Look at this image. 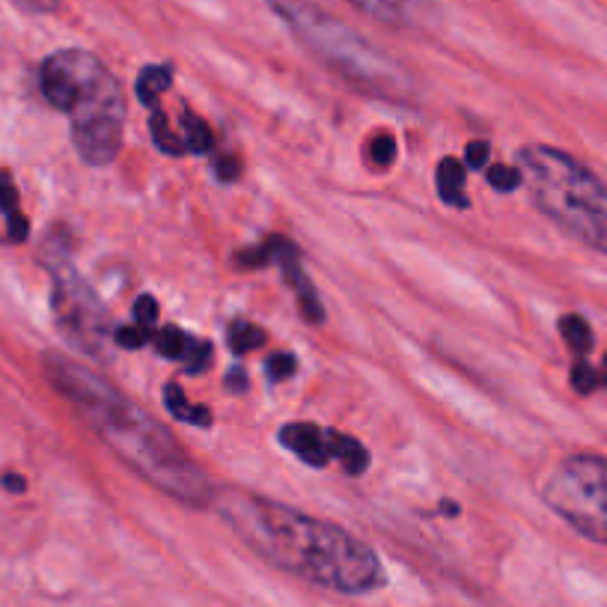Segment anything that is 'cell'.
Returning <instances> with one entry per match:
<instances>
[{"mask_svg":"<svg viewBox=\"0 0 607 607\" xmlns=\"http://www.w3.org/2000/svg\"><path fill=\"white\" fill-rule=\"evenodd\" d=\"M149 131H152V140L161 152L167 155H185V152H209L212 149V131L209 125L194 117L191 111H185L179 117V131L170 128V120L164 111H155L149 117Z\"/></svg>","mask_w":607,"mask_h":607,"instance_id":"ba28073f","label":"cell"},{"mask_svg":"<svg viewBox=\"0 0 607 607\" xmlns=\"http://www.w3.org/2000/svg\"><path fill=\"white\" fill-rule=\"evenodd\" d=\"M438 194L447 206L468 209L471 200L465 197V164L456 158H444L438 164Z\"/></svg>","mask_w":607,"mask_h":607,"instance_id":"7c38bea8","label":"cell"},{"mask_svg":"<svg viewBox=\"0 0 607 607\" xmlns=\"http://www.w3.org/2000/svg\"><path fill=\"white\" fill-rule=\"evenodd\" d=\"M599 384H602V375L587 364V361H578V364L572 366V387H575L581 396H590Z\"/></svg>","mask_w":607,"mask_h":607,"instance_id":"44dd1931","label":"cell"},{"mask_svg":"<svg viewBox=\"0 0 607 607\" xmlns=\"http://www.w3.org/2000/svg\"><path fill=\"white\" fill-rule=\"evenodd\" d=\"M280 444L286 450H292L298 459H304L313 468H325L334 456H331V441H328V429H319L316 423H289L280 429Z\"/></svg>","mask_w":607,"mask_h":607,"instance_id":"30bf717a","label":"cell"},{"mask_svg":"<svg viewBox=\"0 0 607 607\" xmlns=\"http://www.w3.org/2000/svg\"><path fill=\"white\" fill-rule=\"evenodd\" d=\"M134 319H137V325H143V328H149V325L158 319V304H155L152 295H140V298L134 301Z\"/></svg>","mask_w":607,"mask_h":607,"instance_id":"484cf974","label":"cell"},{"mask_svg":"<svg viewBox=\"0 0 607 607\" xmlns=\"http://www.w3.org/2000/svg\"><path fill=\"white\" fill-rule=\"evenodd\" d=\"M188 340H191V337H185L179 328H161L158 337H155V349H158V355H164V358H170V361H182Z\"/></svg>","mask_w":607,"mask_h":607,"instance_id":"ac0fdd59","label":"cell"},{"mask_svg":"<svg viewBox=\"0 0 607 607\" xmlns=\"http://www.w3.org/2000/svg\"><path fill=\"white\" fill-rule=\"evenodd\" d=\"M6 227H9V239H12V242H24L27 233H30V224H27V218H24L21 212L9 215V218H6Z\"/></svg>","mask_w":607,"mask_h":607,"instance_id":"83f0119b","label":"cell"},{"mask_svg":"<svg viewBox=\"0 0 607 607\" xmlns=\"http://www.w3.org/2000/svg\"><path fill=\"white\" fill-rule=\"evenodd\" d=\"M518 173L545 218L607 256V185L596 173L572 155L539 143L518 152Z\"/></svg>","mask_w":607,"mask_h":607,"instance_id":"5b68a950","label":"cell"},{"mask_svg":"<svg viewBox=\"0 0 607 607\" xmlns=\"http://www.w3.org/2000/svg\"><path fill=\"white\" fill-rule=\"evenodd\" d=\"M0 212L9 218L18 212V191L12 185V176L6 170H0Z\"/></svg>","mask_w":607,"mask_h":607,"instance_id":"cb8c5ba5","label":"cell"},{"mask_svg":"<svg viewBox=\"0 0 607 607\" xmlns=\"http://www.w3.org/2000/svg\"><path fill=\"white\" fill-rule=\"evenodd\" d=\"M560 334H563V340L569 343V349H572L575 355H581V358L593 349V331H590L587 319H581V316H575V313L560 319Z\"/></svg>","mask_w":607,"mask_h":607,"instance_id":"2e32d148","label":"cell"},{"mask_svg":"<svg viewBox=\"0 0 607 607\" xmlns=\"http://www.w3.org/2000/svg\"><path fill=\"white\" fill-rule=\"evenodd\" d=\"M227 343L236 355H244V352H253L265 343V331L250 325V322H233L227 328Z\"/></svg>","mask_w":607,"mask_h":607,"instance_id":"e0dca14e","label":"cell"},{"mask_svg":"<svg viewBox=\"0 0 607 607\" xmlns=\"http://www.w3.org/2000/svg\"><path fill=\"white\" fill-rule=\"evenodd\" d=\"M212 506L250 551L301 581L346 596H364L384 584L378 554L331 521L244 491H218Z\"/></svg>","mask_w":607,"mask_h":607,"instance_id":"6da1fadb","label":"cell"},{"mask_svg":"<svg viewBox=\"0 0 607 607\" xmlns=\"http://www.w3.org/2000/svg\"><path fill=\"white\" fill-rule=\"evenodd\" d=\"M3 486L9 488V491H24V480H21V477H12V474H9V477H3Z\"/></svg>","mask_w":607,"mask_h":607,"instance_id":"4dcf8cb0","label":"cell"},{"mask_svg":"<svg viewBox=\"0 0 607 607\" xmlns=\"http://www.w3.org/2000/svg\"><path fill=\"white\" fill-rule=\"evenodd\" d=\"M164 402H167V411L176 420H185V423H194V426H212V411L200 408V405H191L179 384H167L164 387Z\"/></svg>","mask_w":607,"mask_h":607,"instance_id":"4fadbf2b","label":"cell"},{"mask_svg":"<svg viewBox=\"0 0 607 607\" xmlns=\"http://www.w3.org/2000/svg\"><path fill=\"white\" fill-rule=\"evenodd\" d=\"M295 358L289 355V352H277V355H271L268 361H265V369H268V375L274 378V381H280V378H292L295 375Z\"/></svg>","mask_w":607,"mask_h":607,"instance_id":"603a6c76","label":"cell"},{"mask_svg":"<svg viewBox=\"0 0 607 607\" xmlns=\"http://www.w3.org/2000/svg\"><path fill=\"white\" fill-rule=\"evenodd\" d=\"M488 185H491L494 191H500V194H509V191H515V188H521V173H518V167L494 164V167L488 170Z\"/></svg>","mask_w":607,"mask_h":607,"instance_id":"ffe728a7","label":"cell"},{"mask_svg":"<svg viewBox=\"0 0 607 607\" xmlns=\"http://www.w3.org/2000/svg\"><path fill=\"white\" fill-rule=\"evenodd\" d=\"M173 84V69L170 66H146L140 75H137V99L143 105H155L161 99L164 90H170Z\"/></svg>","mask_w":607,"mask_h":607,"instance_id":"5bb4252c","label":"cell"},{"mask_svg":"<svg viewBox=\"0 0 607 607\" xmlns=\"http://www.w3.org/2000/svg\"><path fill=\"white\" fill-rule=\"evenodd\" d=\"M149 340V328L143 325H122L114 331V343L122 349H140Z\"/></svg>","mask_w":607,"mask_h":607,"instance_id":"7402d4cb","label":"cell"},{"mask_svg":"<svg viewBox=\"0 0 607 607\" xmlns=\"http://www.w3.org/2000/svg\"><path fill=\"white\" fill-rule=\"evenodd\" d=\"M393 158H396V140L387 137V134L375 137V140H372V161H375L378 167H387Z\"/></svg>","mask_w":607,"mask_h":607,"instance_id":"d4e9b609","label":"cell"},{"mask_svg":"<svg viewBox=\"0 0 607 607\" xmlns=\"http://www.w3.org/2000/svg\"><path fill=\"white\" fill-rule=\"evenodd\" d=\"M239 161L236 158H221L218 161V176L224 179V182H233V179H239Z\"/></svg>","mask_w":607,"mask_h":607,"instance_id":"f1b7e54d","label":"cell"},{"mask_svg":"<svg viewBox=\"0 0 607 607\" xmlns=\"http://www.w3.org/2000/svg\"><path fill=\"white\" fill-rule=\"evenodd\" d=\"M227 387L230 390H244L247 387V378H244V369H230V378H227Z\"/></svg>","mask_w":607,"mask_h":607,"instance_id":"f546056e","label":"cell"},{"mask_svg":"<svg viewBox=\"0 0 607 607\" xmlns=\"http://www.w3.org/2000/svg\"><path fill=\"white\" fill-rule=\"evenodd\" d=\"M268 247H271V256L280 262V268H283L289 286L298 292L301 313H304L313 325H319V322L325 319V310H322V304H319V295H316L313 283L307 280V274H304V268H301V253H298V247L292 242H286V239H271Z\"/></svg>","mask_w":607,"mask_h":607,"instance_id":"9c48e42d","label":"cell"},{"mask_svg":"<svg viewBox=\"0 0 607 607\" xmlns=\"http://www.w3.org/2000/svg\"><path fill=\"white\" fill-rule=\"evenodd\" d=\"M486 161H488L486 140H474V143H468V149H465V164H468L471 170H483Z\"/></svg>","mask_w":607,"mask_h":607,"instance_id":"4316f807","label":"cell"},{"mask_svg":"<svg viewBox=\"0 0 607 607\" xmlns=\"http://www.w3.org/2000/svg\"><path fill=\"white\" fill-rule=\"evenodd\" d=\"M182 361H185V369H188L191 375H200L206 366L212 364V346L203 343V340H188Z\"/></svg>","mask_w":607,"mask_h":607,"instance_id":"d6986e66","label":"cell"},{"mask_svg":"<svg viewBox=\"0 0 607 607\" xmlns=\"http://www.w3.org/2000/svg\"><path fill=\"white\" fill-rule=\"evenodd\" d=\"M542 500L581 536L607 545V459L578 453L560 462L545 486Z\"/></svg>","mask_w":607,"mask_h":607,"instance_id":"8992f818","label":"cell"},{"mask_svg":"<svg viewBox=\"0 0 607 607\" xmlns=\"http://www.w3.org/2000/svg\"><path fill=\"white\" fill-rule=\"evenodd\" d=\"M45 262H48V268L54 274V298L51 301H54V316H57V325H60L63 337L75 349L102 358L108 340L114 337V331L108 325V313H105L99 295L72 268L66 250H60L54 256L45 253Z\"/></svg>","mask_w":607,"mask_h":607,"instance_id":"52a82bcc","label":"cell"},{"mask_svg":"<svg viewBox=\"0 0 607 607\" xmlns=\"http://www.w3.org/2000/svg\"><path fill=\"white\" fill-rule=\"evenodd\" d=\"M42 96L66 111L78 155L93 164H111L122 149L125 96L111 69L90 51L66 48L51 54L39 69Z\"/></svg>","mask_w":607,"mask_h":607,"instance_id":"3957f363","label":"cell"},{"mask_svg":"<svg viewBox=\"0 0 607 607\" xmlns=\"http://www.w3.org/2000/svg\"><path fill=\"white\" fill-rule=\"evenodd\" d=\"M364 12L375 15L384 24H408L414 15V0H352Z\"/></svg>","mask_w":607,"mask_h":607,"instance_id":"9a60e30c","label":"cell"},{"mask_svg":"<svg viewBox=\"0 0 607 607\" xmlns=\"http://www.w3.org/2000/svg\"><path fill=\"white\" fill-rule=\"evenodd\" d=\"M328 441H331V456L346 468V474L361 477L366 468H369V453H366V447L358 438L343 435L337 429H328Z\"/></svg>","mask_w":607,"mask_h":607,"instance_id":"8fae6325","label":"cell"},{"mask_svg":"<svg viewBox=\"0 0 607 607\" xmlns=\"http://www.w3.org/2000/svg\"><path fill=\"white\" fill-rule=\"evenodd\" d=\"M42 366L48 381L75 405L87 426H93V432L149 486L191 506H209L215 500L218 488L179 447L173 432L131 402L120 387L57 352H48Z\"/></svg>","mask_w":607,"mask_h":607,"instance_id":"7a4b0ae2","label":"cell"},{"mask_svg":"<svg viewBox=\"0 0 607 607\" xmlns=\"http://www.w3.org/2000/svg\"><path fill=\"white\" fill-rule=\"evenodd\" d=\"M268 6L277 18H283V24L316 60H322L331 72H337L361 93L387 102L414 99L411 75L387 51L375 48L366 36L343 24L337 15L319 9L310 0H268Z\"/></svg>","mask_w":607,"mask_h":607,"instance_id":"277c9868","label":"cell"},{"mask_svg":"<svg viewBox=\"0 0 607 607\" xmlns=\"http://www.w3.org/2000/svg\"><path fill=\"white\" fill-rule=\"evenodd\" d=\"M602 381H605V384H607V355H605V375H602Z\"/></svg>","mask_w":607,"mask_h":607,"instance_id":"1f68e13d","label":"cell"}]
</instances>
